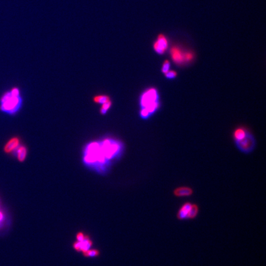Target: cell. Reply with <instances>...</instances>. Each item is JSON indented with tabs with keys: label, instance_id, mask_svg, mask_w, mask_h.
<instances>
[{
	"label": "cell",
	"instance_id": "1",
	"mask_svg": "<svg viewBox=\"0 0 266 266\" xmlns=\"http://www.w3.org/2000/svg\"><path fill=\"white\" fill-rule=\"evenodd\" d=\"M83 162L99 172H104L112 160L115 159V150L109 139L88 143L83 150Z\"/></svg>",
	"mask_w": 266,
	"mask_h": 266
},
{
	"label": "cell",
	"instance_id": "2",
	"mask_svg": "<svg viewBox=\"0 0 266 266\" xmlns=\"http://www.w3.org/2000/svg\"><path fill=\"white\" fill-rule=\"evenodd\" d=\"M141 117L145 119L150 117L159 108V96L155 88H149L145 91L140 98Z\"/></svg>",
	"mask_w": 266,
	"mask_h": 266
},
{
	"label": "cell",
	"instance_id": "3",
	"mask_svg": "<svg viewBox=\"0 0 266 266\" xmlns=\"http://www.w3.org/2000/svg\"><path fill=\"white\" fill-rule=\"evenodd\" d=\"M21 104L20 91L17 88H13L2 97L1 108L6 112L14 113L20 109Z\"/></svg>",
	"mask_w": 266,
	"mask_h": 266
},
{
	"label": "cell",
	"instance_id": "4",
	"mask_svg": "<svg viewBox=\"0 0 266 266\" xmlns=\"http://www.w3.org/2000/svg\"><path fill=\"white\" fill-rule=\"evenodd\" d=\"M199 213V208L197 204L186 202L179 209L177 218L179 220L193 219L197 217Z\"/></svg>",
	"mask_w": 266,
	"mask_h": 266
},
{
	"label": "cell",
	"instance_id": "5",
	"mask_svg": "<svg viewBox=\"0 0 266 266\" xmlns=\"http://www.w3.org/2000/svg\"><path fill=\"white\" fill-rule=\"evenodd\" d=\"M171 55L173 60L176 64H181L184 62H190L193 59V54L191 52L184 53L177 46L173 47L171 49Z\"/></svg>",
	"mask_w": 266,
	"mask_h": 266
},
{
	"label": "cell",
	"instance_id": "6",
	"mask_svg": "<svg viewBox=\"0 0 266 266\" xmlns=\"http://www.w3.org/2000/svg\"><path fill=\"white\" fill-rule=\"evenodd\" d=\"M235 142L238 149L245 154L251 152L255 146L254 139H253L250 133L248 132L242 139Z\"/></svg>",
	"mask_w": 266,
	"mask_h": 266
},
{
	"label": "cell",
	"instance_id": "7",
	"mask_svg": "<svg viewBox=\"0 0 266 266\" xmlns=\"http://www.w3.org/2000/svg\"><path fill=\"white\" fill-rule=\"evenodd\" d=\"M168 48V40L164 35H158L154 43V49L158 54H163Z\"/></svg>",
	"mask_w": 266,
	"mask_h": 266
},
{
	"label": "cell",
	"instance_id": "8",
	"mask_svg": "<svg viewBox=\"0 0 266 266\" xmlns=\"http://www.w3.org/2000/svg\"><path fill=\"white\" fill-rule=\"evenodd\" d=\"M92 245V240L87 235H86L85 239L81 242H75L73 243V248L77 251L85 252L91 248Z\"/></svg>",
	"mask_w": 266,
	"mask_h": 266
},
{
	"label": "cell",
	"instance_id": "9",
	"mask_svg": "<svg viewBox=\"0 0 266 266\" xmlns=\"http://www.w3.org/2000/svg\"><path fill=\"white\" fill-rule=\"evenodd\" d=\"M193 193L192 188L188 186H181L176 188L173 191V194L176 197H188Z\"/></svg>",
	"mask_w": 266,
	"mask_h": 266
},
{
	"label": "cell",
	"instance_id": "10",
	"mask_svg": "<svg viewBox=\"0 0 266 266\" xmlns=\"http://www.w3.org/2000/svg\"><path fill=\"white\" fill-rule=\"evenodd\" d=\"M20 145V140L17 137H13L5 145L4 150L6 153L9 154L14 151Z\"/></svg>",
	"mask_w": 266,
	"mask_h": 266
},
{
	"label": "cell",
	"instance_id": "11",
	"mask_svg": "<svg viewBox=\"0 0 266 266\" xmlns=\"http://www.w3.org/2000/svg\"><path fill=\"white\" fill-rule=\"evenodd\" d=\"M14 151H16V156L18 161L22 162L25 160L27 155V150L26 147L23 145H19Z\"/></svg>",
	"mask_w": 266,
	"mask_h": 266
},
{
	"label": "cell",
	"instance_id": "12",
	"mask_svg": "<svg viewBox=\"0 0 266 266\" xmlns=\"http://www.w3.org/2000/svg\"><path fill=\"white\" fill-rule=\"evenodd\" d=\"M247 131L246 129L243 128H238L235 130V131L234 132L233 134V137L234 139H235V141H240L242 139L246 134Z\"/></svg>",
	"mask_w": 266,
	"mask_h": 266
},
{
	"label": "cell",
	"instance_id": "13",
	"mask_svg": "<svg viewBox=\"0 0 266 266\" xmlns=\"http://www.w3.org/2000/svg\"><path fill=\"white\" fill-rule=\"evenodd\" d=\"M109 100H110L109 97L105 96V95H99V96H97L94 98V100L95 102L97 103V104H100L101 105L105 103Z\"/></svg>",
	"mask_w": 266,
	"mask_h": 266
},
{
	"label": "cell",
	"instance_id": "14",
	"mask_svg": "<svg viewBox=\"0 0 266 266\" xmlns=\"http://www.w3.org/2000/svg\"><path fill=\"white\" fill-rule=\"evenodd\" d=\"M112 105V102L109 100V101H107L105 103L102 104V107H101L100 109V113L102 115H105L107 113V112L109 111L110 109V107Z\"/></svg>",
	"mask_w": 266,
	"mask_h": 266
},
{
	"label": "cell",
	"instance_id": "15",
	"mask_svg": "<svg viewBox=\"0 0 266 266\" xmlns=\"http://www.w3.org/2000/svg\"><path fill=\"white\" fill-rule=\"evenodd\" d=\"M85 257H96L99 255V251L97 250H88L83 252Z\"/></svg>",
	"mask_w": 266,
	"mask_h": 266
},
{
	"label": "cell",
	"instance_id": "16",
	"mask_svg": "<svg viewBox=\"0 0 266 266\" xmlns=\"http://www.w3.org/2000/svg\"><path fill=\"white\" fill-rule=\"evenodd\" d=\"M169 68H170V62L168 60L164 61L163 64V66H162V68H161L162 72L164 74H165L169 70Z\"/></svg>",
	"mask_w": 266,
	"mask_h": 266
},
{
	"label": "cell",
	"instance_id": "17",
	"mask_svg": "<svg viewBox=\"0 0 266 266\" xmlns=\"http://www.w3.org/2000/svg\"><path fill=\"white\" fill-rule=\"evenodd\" d=\"M164 75H165L166 77L168 79H173V78H174L176 77L177 73L176 72H174V71H170V70H169L167 73H166Z\"/></svg>",
	"mask_w": 266,
	"mask_h": 266
},
{
	"label": "cell",
	"instance_id": "18",
	"mask_svg": "<svg viewBox=\"0 0 266 266\" xmlns=\"http://www.w3.org/2000/svg\"><path fill=\"white\" fill-rule=\"evenodd\" d=\"M86 235L84 234V233L80 232L77 234V240L78 242H81L85 239Z\"/></svg>",
	"mask_w": 266,
	"mask_h": 266
},
{
	"label": "cell",
	"instance_id": "19",
	"mask_svg": "<svg viewBox=\"0 0 266 266\" xmlns=\"http://www.w3.org/2000/svg\"><path fill=\"white\" fill-rule=\"evenodd\" d=\"M4 218V214L2 213V211H0V222H1Z\"/></svg>",
	"mask_w": 266,
	"mask_h": 266
}]
</instances>
